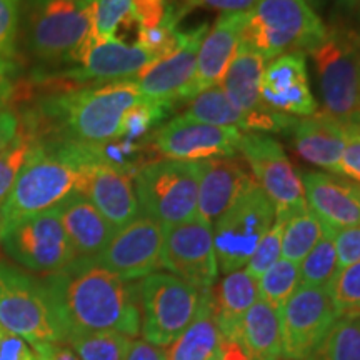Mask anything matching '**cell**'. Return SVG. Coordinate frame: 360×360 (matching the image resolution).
Returning <instances> with one entry per match:
<instances>
[{
	"mask_svg": "<svg viewBox=\"0 0 360 360\" xmlns=\"http://www.w3.org/2000/svg\"><path fill=\"white\" fill-rule=\"evenodd\" d=\"M143 101L134 80H119L42 94L22 103L17 115L19 127L40 142L102 146L120 139L127 112Z\"/></svg>",
	"mask_w": 360,
	"mask_h": 360,
	"instance_id": "cell-1",
	"label": "cell"
},
{
	"mask_svg": "<svg viewBox=\"0 0 360 360\" xmlns=\"http://www.w3.org/2000/svg\"><path fill=\"white\" fill-rule=\"evenodd\" d=\"M42 281L65 342L85 332L112 330L132 339L141 334L139 283L124 281L94 259H74Z\"/></svg>",
	"mask_w": 360,
	"mask_h": 360,
	"instance_id": "cell-2",
	"label": "cell"
},
{
	"mask_svg": "<svg viewBox=\"0 0 360 360\" xmlns=\"http://www.w3.org/2000/svg\"><path fill=\"white\" fill-rule=\"evenodd\" d=\"M92 35V0H24L17 51L25 77L70 67Z\"/></svg>",
	"mask_w": 360,
	"mask_h": 360,
	"instance_id": "cell-3",
	"label": "cell"
},
{
	"mask_svg": "<svg viewBox=\"0 0 360 360\" xmlns=\"http://www.w3.org/2000/svg\"><path fill=\"white\" fill-rule=\"evenodd\" d=\"M96 162L98 159L94 146L40 142L0 205V233L17 220L51 210L79 192L85 172Z\"/></svg>",
	"mask_w": 360,
	"mask_h": 360,
	"instance_id": "cell-4",
	"label": "cell"
},
{
	"mask_svg": "<svg viewBox=\"0 0 360 360\" xmlns=\"http://www.w3.org/2000/svg\"><path fill=\"white\" fill-rule=\"evenodd\" d=\"M328 29L304 0H257L247 12L242 42L264 60L292 52H310Z\"/></svg>",
	"mask_w": 360,
	"mask_h": 360,
	"instance_id": "cell-5",
	"label": "cell"
},
{
	"mask_svg": "<svg viewBox=\"0 0 360 360\" xmlns=\"http://www.w3.org/2000/svg\"><path fill=\"white\" fill-rule=\"evenodd\" d=\"M141 214L169 227L197 215L199 162L159 159L142 165L134 177Z\"/></svg>",
	"mask_w": 360,
	"mask_h": 360,
	"instance_id": "cell-6",
	"label": "cell"
},
{
	"mask_svg": "<svg viewBox=\"0 0 360 360\" xmlns=\"http://www.w3.org/2000/svg\"><path fill=\"white\" fill-rule=\"evenodd\" d=\"M309 53L317 69L323 112L342 124L360 122V35L332 27Z\"/></svg>",
	"mask_w": 360,
	"mask_h": 360,
	"instance_id": "cell-7",
	"label": "cell"
},
{
	"mask_svg": "<svg viewBox=\"0 0 360 360\" xmlns=\"http://www.w3.org/2000/svg\"><path fill=\"white\" fill-rule=\"evenodd\" d=\"M0 326L30 345L65 342L49 292L37 278L0 260Z\"/></svg>",
	"mask_w": 360,
	"mask_h": 360,
	"instance_id": "cell-8",
	"label": "cell"
},
{
	"mask_svg": "<svg viewBox=\"0 0 360 360\" xmlns=\"http://www.w3.org/2000/svg\"><path fill=\"white\" fill-rule=\"evenodd\" d=\"M202 292L172 274L154 272L139 282L143 340L169 347L186 330L199 309Z\"/></svg>",
	"mask_w": 360,
	"mask_h": 360,
	"instance_id": "cell-9",
	"label": "cell"
},
{
	"mask_svg": "<svg viewBox=\"0 0 360 360\" xmlns=\"http://www.w3.org/2000/svg\"><path fill=\"white\" fill-rule=\"evenodd\" d=\"M274 222L276 209L255 182L215 220L214 249L220 272L227 276L244 269Z\"/></svg>",
	"mask_w": 360,
	"mask_h": 360,
	"instance_id": "cell-10",
	"label": "cell"
},
{
	"mask_svg": "<svg viewBox=\"0 0 360 360\" xmlns=\"http://www.w3.org/2000/svg\"><path fill=\"white\" fill-rule=\"evenodd\" d=\"M238 150L244 155L257 186L276 209V220L285 222L307 212L302 179L295 172L281 142L259 132L242 134Z\"/></svg>",
	"mask_w": 360,
	"mask_h": 360,
	"instance_id": "cell-11",
	"label": "cell"
},
{
	"mask_svg": "<svg viewBox=\"0 0 360 360\" xmlns=\"http://www.w3.org/2000/svg\"><path fill=\"white\" fill-rule=\"evenodd\" d=\"M0 245L20 267L44 276L64 269L75 259L56 207L8 225L0 233Z\"/></svg>",
	"mask_w": 360,
	"mask_h": 360,
	"instance_id": "cell-12",
	"label": "cell"
},
{
	"mask_svg": "<svg viewBox=\"0 0 360 360\" xmlns=\"http://www.w3.org/2000/svg\"><path fill=\"white\" fill-rule=\"evenodd\" d=\"M162 269L197 290L212 289L219 278L212 224L197 214L186 222L164 227Z\"/></svg>",
	"mask_w": 360,
	"mask_h": 360,
	"instance_id": "cell-13",
	"label": "cell"
},
{
	"mask_svg": "<svg viewBox=\"0 0 360 360\" xmlns=\"http://www.w3.org/2000/svg\"><path fill=\"white\" fill-rule=\"evenodd\" d=\"M337 310L323 287L299 285L281 309L282 355L305 360L337 321Z\"/></svg>",
	"mask_w": 360,
	"mask_h": 360,
	"instance_id": "cell-14",
	"label": "cell"
},
{
	"mask_svg": "<svg viewBox=\"0 0 360 360\" xmlns=\"http://www.w3.org/2000/svg\"><path fill=\"white\" fill-rule=\"evenodd\" d=\"M264 62L257 52L252 51L245 42H240L236 57L220 82V89L245 115L247 132H289L297 117L270 109L260 96Z\"/></svg>",
	"mask_w": 360,
	"mask_h": 360,
	"instance_id": "cell-15",
	"label": "cell"
},
{
	"mask_svg": "<svg viewBox=\"0 0 360 360\" xmlns=\"http://www.w3.org/2000/svg\"><path fill=\"white\" fill-rule=\"evenodd\" d=\"M164 225L147 215H139L119 229L96 262L124 281H137L162 269Z\"/></svg>",
	"mask_w": 360,
	"mask_h": 360,
	"instance_id": "cell-16",
	"label": "cell"
},
{
	"mask_svg": "<svg viewBox=\"0 0 360 360\" xmlns=\"http://www.w3.org/2000/svg\"><path fill=\"white\" fill-rule=\"evenodd\" d=\"M242 132L232 127H217L180 115L154 134L152 147L164 159L197 162L212 157L237 155Z\"/></svg>",
	"mask_w": 360,
	"mask_h": 360,
	"instance_id": "cell-17",
	"label": "cell"
},
{
	"mask_svg": "<svg viewBox=\"0 0 360 360\" xmlns=\"http://www.w3.org/2000/svg\"><path fill=\"white\" fill-rule=\"evenodd\" d=\"M207 32V24L188 30L182 47L177 52L152 62L134 79L137 89L147 101L167 107H172L175 102H184V94L195 74L197 53Z\"/></svg>",
	"mask_w": 360,
	"mask_h": 360,
	"instance_id": "cell-18",
	"label": "cell"
},
{
	"mask_svg": "<svg viewBox=\"0 0 360 360\" xmlns=\"http://www.w3.org/2000/svg\"><path fill=\"white\" fill-rule=\"evenodd\" d=\"M260 96L270 109L297 117L314 115L317 102L310 92L304 52L283 53L270 60L260 79Z\"/></svg>",
	"mask_w": 360,
	"mask_h": 360,
	"instance_id": "cell-19",
	"label": "cell"
},
{
	"mask_svg": "<svg viewBox=\"0 0 360 360\" xmlns=\"http://www.w3.org/2000/svg\"><path fill=\"white\" fill-rule=\"evenodd\" d=\"M247 12L222 13L212 29L205 34L197 53L195 74L184 94V101H191L204 90L217 87L222 82L242 42Z\"/></svg>",
	"mask_w": 360,
	"mask_h": 360,
	"instance_id": "cell-20",
	"label": "cell"
},
{
	"mask_svg": "<svg viewBox=\"0 0 360 360\" xmlns=\"http://www.w3.org/2000/svg\"><path fill=\"white\" fill-rule=\"evenodd\" d=\"M199 162L197 214L214 224L225 210L255 184L247 162L238 155L212 157Z\"/></svg>",
	"mask_w": 360,
	"mask_h": 360,
	"instance_id": "cell-21",
	"label": "cell"
},
{
	"mask_svg": "<svg viewBox=\"0 0 360 360\" xmlns=\"http://www.w3.org/2000/svg\"><path fill=\"white\" fill-rule=\"evenodd\" d=\"M302 186L309 210L327 232L360 225V186L342 182L322 172L304 174Z\"/></svg>",
	"mask_w": 360,
	"mask_h": 360,
	"instance_id": "cell-22",
	"label": "cell"
},
{
	"mask_svg": "<svg viewBox=\"0 0 360 360\" xmlns=\"http://www.w3.org/2000/svg\"><path fill=\"white\" fill-rule=\"evenodd\" d=\"M132 180L122 170L96 162L85 172L79 193L87 197L103 219L119 231L141 215Z\"/></svg>",
	"mask_w": 360,
	"mask_h": 360,
	"instance_id": "cell-23",
	"label": "cell"
},
{
	"mask_svg": "<svg viewBox=\"0 0 360 360\" xmlns=\"http://www.w3.org/2000/svg\"><path fill=\"white\" fill-rule=\"evenodd\" d=\"M292 146L299 157L315 167L340 174L345 150V124L332 119L326 112L297 119L292 125Z\"/></svg>",
	"mask_w": 360,
	"mask_h": 360,
	"instance_id": "cell-24",
	"label": "cell"
},
{
	"mask_svg": "<svg viewBox=\"0 0 360 360\" xmlns=\"http://www.w3.org/2000/svg\"><path fill=\"white\" fill-rule=\"evenodd\" d=\"M75 259H96L117 232L87 197L74 192L57 207Z\"/></svg>",
	"mask_w": 360,
	"mask_h": 360,
	"instance_id": "cell-25",
	"label": "cell"
},
{
	"mask_svg": "<svg viewBox=\"0 0 360 360\" xmlns=\"http://www.w3.org/2000/svg\"><path fill=\"white\" fill-rule=\"evenodd\" d=\"M210 295L220 337L242 339V321L252 305L259 300V282L245 269H238L227 274L219 285H214Z\"/></svg>",
	"mask_w": 360,
	"mask_h": 360,
	"instance_id": "cell-26",
	"label": "cell"
},
{
	"mask_svg": "<svg viewBox=\"0 0 360 360\" xmlns=\"http://www.w3.org/2000/svg\"><path fill=\"white\" fill-rule=\"evenodd\" d=\"M220 330L210 289L202 292V299L186 330L165 347L167 360H209L219 352Z\"/></svg>",
	"mask_w": 360,
	"mask_h": 360,
	"instance_id": "cell-27",
	"label": "cell"
},
{
	"mask_svg": "<svg viewBox=\"0 0 360 360\" xmlns=\"http://www.w3.org/2000/svg\"><path fill=\"white\" fill-rule=\"evenodd\" d=\"M242 342L250 360H276L281 357V310L259 299L242 321Z\"/></svg>",
	"mask_w": 360,
	"mask_h": 360,
	"instance_id": "cell-28",
	"label": "cell"
},
{
	"mask_svg": "<svg viewBox=\"0 0 360 360\" xmlns=\"http://www.w3.org/2000/svg\"><path fill=\"white\" fill-rule=\"evenodd\" d=\"M187 119L197 120L217 127H232L247 132L245 115L233 105L231 98L217 87H210L187 102V109L182 114Z\"/></svg>",
	"mask_w": 360,
	"mask_h": 360,
	"instance_id": "cell-29",
	"label": "cell"
},
{
	"mask_svg": "<svg viewBox=\"0 0 360 360\" xmlns=\"http://www.w3.org/2000/svg\"><path fill=\"white\" fill-rule=\"evenodd\" d=\"M305 360H360V315H340Z\"/></svg>",
	"mask_w": 360,
	"mask_h": 360,
	"instance_id": "cell-30",
	"label": "cell"
},
{
	"mask_svg": "<svg viewBox=\"0 0 360 360\" xmlns=\"http://www.w3.org/2000/svg\"><path fill=\"white\" fill-rule=\"evenodd\" d=\"M323 233H326V229L322 222L310 210L285 220L282 231L283 259L300 264L305 255L317 245Z\"/></svg>",
	"mask_w": 360,
	"mask_h": 360,
	"instance_id": "cell-31",
	"label": "cell"
},
{
	"mask_svg": "<svg viewBox=\"0 0 360 360\" xmlns=\"http://www.w3.org/2000/svg\"><path fill=\"white\" fill-rule=\"evenodd\" d=\"M132 340V337L109 330L72 335L65 344L80 360H125Z\"/></svg>",
	"mask_w": 360,
	"mask_h": 360,
	"instance_id": "cell-32",
	"label": "cell"
},
{
	"mask_svg": "<svg viewBox=\"0 0 360 360\" xmlns=\"http://www.w3.org/2000/svg\"><path fill=\"white\" fill-rule=\"evenodd\" d=\"M299 270L300 285L327 289V285L339 270L337 250L330 232L326 231L323 237L317 242V245L299 264Z\"/></svg>",
	"mask_w": 360,
	"mask_h": 360,
	"instance_id": "cell-33",
	"label": "cell"
},
{
	"mask_svg": "<svg viewBox=\"0 0 360 360\" xmlns=\"http://www.w3.org/2000/svg\"><path fill=\"white\" fill-rule=\"evenodd\" d=\"M259 297L260 300L281 310L283 304L290 299V295L300 285L299 264L290 260L278 259L272 267L264 272L259 278Z\"/></svg>",
	"mask_w": 360,
	"mask_h": 360,
	"instance_id": "cell-34",
	"label": "cell"
},
{
	"mask_svg": "<svg viewBox=\"0 0 360 360\" xmlns=\"http://www.w3.org/2000/svg\"><path fill=\"white\" fill-rule=\"evenodd\" d=\"M39 143L40 141H37L32 134L19 127L15 139L8 143L6 150L0 152V205L11 193L17 177Z\"/></svg>",
	"mask_w": 360,
	"mask_h": 360,
	"instance_id": "cell-35",
	"label": "cell"
},
{
	"mask_svg": "<svg viewBox=\"0 0 360 360\" xmlns=\"http://www.w3.org/2000/svg\"><path fill=\"white\" fill-rule=\"evenodd\" d=\"M337 315H360V262L339 269L327 285Z\"/></svg>",
	"mask_w": 360,
	"mask_h": 360,
	"instance_id": "cell-36",
	"label": "cell"
},
{
	"mask_svg": "<svg viewBox=\"0 0 360 360\" xmlns=\"http://www.w3.org/2000/svg\"><path fill=\"white\" fill-rule=\"evenodd\" d=\"M92 20L98 39H117L120 27L135 24L132 0H92Z\"/></svg>",
	"mask_w": 360,
	"mask_h": 360,
	"instance_id": "cell-37",
	"label": "cell"
},
{
	"mask_svg": "<svg viewBox=\"0 0 360 360\" xmlns=\"http://www.w3.org/2000/svg\"><path fill=\"white\" fill-rule=\"evenodd\" d=\"M170 107L162 103L143 101L139 105L132 107L125 115L120 130V139L129 142H141L150 130L165 119Z\"/></svg>",
	"mask_w": 360,
	"mask_h": 360,
	"instance_id": "cell-38",
	"label": "cell"
},
{
	"mask_svg": "<svg viewBox=\"0 0 360 360\" xmlns=\"http://www.w3.org/2000/svg\"><path fill=\"white\" fill-rule=\"evenodd\" d=\"M282 231L283 222L276 220L270 231L265 233V237L260 240L249 262L245 265V270L250 274L255 281H259L264 276L267 269L272 267L274 264L281 259L282 255Z\"/></svg>",
	"mask_w": 360,
	"mask_h": 360,
	"instance_id": "cell-39",
	"label": "cell"
},
{
	"mask_svg": "<svg viewBox=\"0 0 360 360\" xmlns=\"http://www.w3.org/2000/svg\"><path fill=\"white\" fill-rule=\"evenodd\" d=\"M22 2L24 0H0V58L20 62L17 37H19Z\"/></svg>",
	"mask_w": 360,
	"mask_h": 360,
	"instance_id": "cell-40",
	"label": "cell"
},
{
	"mask_svg": "<svg viewBox=\"0 0 360 360\" xmlns=\"http://www.w3.org/2000/svg\"><path fill=\"white\" fill-rule=\"evenodd\" d=\"M132 17L137 29H154L170 19H180L170 0H132Z\"/></svg>",
	"mask_w": 360,
	"mask_h": 360,
	"instance_id": "cell-41",
	"label": "cell"
},
{
	"mask_svg": "<svg viewBox=\"0 0 360 360\" xmlns=\"http://www.w3.org/2000/svg\"><path fill=\"white\" fill-rule=\"evenodd\" d=\"M25 77V69L19 60L0 58V110L7 109L13 103L22 79Z\"/></svg>",
	"mask_w": 360,
	"mask_h": 360,
	"instance_id": "cell-42",
	"label": "cell"
},
{
	"mask_svg": "<svg viewBox=\"0 0 360 360\" xmlns=\"http://www.w3.org/2000/svg\"><path fill=\"white\" fill-rule=\"evenodd\" d=\"M340 174L360 186V122L345 124V150L342 155Z\"/></svg>",
	"mask_w": 360,
	"mask_h": 360,
	"instance_id": "cell-43",
	"label": "cell"
},
{
	"mask_svg": "<svg viewBox=\"0 0 360 360\" xmlns=\"http://www.w3.org/2000/svg\"><path fill=\"white\" fill-rule=\"evenodd\" d=\"M337 250L339 269L360 262V225L330 232Z\"/></svg>",
	"mask_w": 360,
	"mask_h": 360,
	"instance_id": "cell-44",
	"label": "cell"
},
{
	"mask_svg": "<svg viewBox=\"0 0 360 360\" xmlns=\"http://www.w3.org/2000/svg\"><path fill=\"white\" fill-rule=\"evenodd\" d=\"M179 17L193 7H207L225 12H247L257 4V0H170Z\"/></svg>",
	"mask_w": 360,
	"mask_h": 360,
	"instance_id": "cell-45",
	"label": "cell"
},
{
	"mask_svg": "<svg viewBox=\"0 0 360 360\" xmlns=\"http://www.w3.org/2000/svg\"><path fill=\"white\" fill-rule=\"evenodd\" d=\"M0 360H37L32 345L0 326Z\"/></svg>",
	"mask_w": 360,
	"mask_h": 360,
	"instance_id": "cell-46",
	"label": "cell"
},
{
	"mask_svg": "<svg viewBox=\"0 0 360 360\" xmlns=\"http://www.w3.org/2000/svg\"><path fill=\"white\" fill-rule=\"evenodd\" d=\"M37 360H80L65 342H44L32 345Z\"/></svg>",
	"mask_w": 360,
	"mask_h": 360,
	"instance_id": "cell-47",
	"label": "cell"
},
{
	"mask_svg": "<svg viewBox=\"0 0 360 360\" xmlns=\"http://www.w3.org/2000/svg\"><path fill=\"white\" fill-rule=\"evenodd\" d=\"M125 360H167L165 350L147 340H132Z\"/></svg>",
	"mask_w": 360,
	"mask_h": 360,
	"instance_id": "cell-48",
	"label": "cell"
},
{
	"mask_svg": "<svg viewBox=\"0 0 360 360\" xmlns=\"http://www.w3.org/2000/svg\"><path fill=\"white\" fill-rule=\"evenodd\" d=\"M19 130V115L12 109L0 110V152L8 147Z\"/></svg>",
	"mask_w": 360,
	"mask_h": 360,
	"instance_id": "cell-49",
	"label": "cell"
},
{
	"mask_svg": "<svg viewBox=\"0 0 360 360\" xmlns=\"http://www.w3.org/2000/svg\"><path fill=\"white\" fill-rule=\"evenodd\" d=\"M220 360H250L242 339H224L219 344Z\"/></svg>",
	"mask_w": 360,
	"mask_h": 360,
	"instance_id": "cell-50",
	"label": "cell"
},
{
	"mask_svg": "<svg viewBox=\"0 0 360 360\" xmlns=\"http://www.w3.org/2000/svg\"><path fill=\"white\" fill-rule=\"evenodd\" d=\"M339 2V6L342 8H347V11H352V8H355L359 6L360 0H337Z\"/></svg>",
	"mask_w": 360,
	"mask_h": 360,
	"instance_id": "cell-51",
	"label": "cell"
},
{
	"mask_svg": "<svg viewBox=\"0 0 360 360\" xmlns=\"http://www.w3.org/2000/svg\"><path fill=\"white\" fill-rule=\"evenodd\" d=\"M305 4H307L309 7H312V8H317V7H321L323 2H326V0H304Z\"/></svg>",
	"mask_w": 360,
	"mask_h": 360,
	"instance_id": "cell-52",
	"label": "cell"
},
{
	"mask_svg": "<svg viewBox=\"0 0 360 360\" xmlns=\"http://www.w3.org/2000/svg\"><path fill=\"white\" fill-rule=\"evenodd\" d=\"M209 360H220V355H219V352H217V354H214L212 357H210Z\"/></svg>",
	"mask_w": 360,
	"mask_h": 360,
	"instance_id": "cell-53",
	"label": "cell"
},
{
	"mask_svg": "<svg viewBox=\"0 0 360 360\" xmlns=\"http://www.w3.org/2000/svg\"><path fill=\"white\" fill-rule=\"evenodd\" d=\"M276 360H290V359H285V357H278V359H276Z\"/></svg>",
	"mask_w": 360,
	"mask_h": 360,
	"instance_id": "cell-54",
	"label": "cell"
},
{
	"mask_svg": "<svg viewBox=\"0 0 360 360\" xmlns=\"http://www.w3.org/2000/svg\"><path fill=\"white\" fill-rule=\"evenodd\" d=\"M359 75H360V60H359Z\"/></svg>",
	"mask_w": 360,
	"mask_h": 360,
	"instance_id": "cell-55",
	"label": "cell"
}]
</instances>
